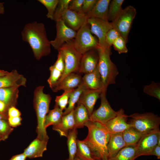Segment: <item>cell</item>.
<instances>
[{"label": "cell", "instance_id": "6da1fadb", "mask_svg": "<svg viewBox=\"0 0 160 160\" xmlns=\"http://www.w3.org/2000/svg\"><path fill=\"white\" fill-rule=\"evenodd\" d=\"M88 132L83 140L88 146L92 158L95 160H108V144L111 134L105 125L89 121L84 124Z\"/></svg>", "mask_w": 160, "mask_h": 160}, {"label": "cell", "instance_id": "7a4b0ae2", "mask_svg": "<svg viewBox=\"0 0 160 160\" xmlns=\"http://www.w3.org/2000/svg\"><path fill=\"white\" fill-rule=\"evenodd\" d=\"M21 34L22 40L29 44L36 60L50 53V42L43 23L34 21L26 24Z\"/></svg>", "mask_w": 160, "mask_h": 160}, {"label": "cell", "instance_id": "3957f363", "mask_svg": "<svg viewBox=\"0 0 160 160\" xmlns=\"http://www.w3.org/2000/svg\"><path fill=\"white\" fill-rule=\"evenodd\" d=\"M44 86H41L35 89L33 104L37 120V138L41 140H48L49 138L44 127V123L45 117L49 111L51 97L50 95L44 93Z\"/></svg>", "mask_w": 160, "mask_h": 160}, {"label": "cell", "instance_id": "277c9868", "mask_svg": "<svg viewBox=\"0 0 160 160\" xmlns=\"http://www.w3.org/2000/svg\"><path fill=\"white\" fill-rule=\"evenodd\" d=\"M99 59L97 68L102 84V91L107 92L108 87L116 83L119 72L116 65L111 61L110 48L101 47L97 49Z\"/></svg>", "mask_w": 160, "mask_h": 160}, {"label": "cell", "instance_id": "5b68a950", "mask_svg": "<svg viewBox=\"0 0 160 160\" xmlns=\"http://www.w3.org/2000/svg\"><path fill=\"white\" fill-rule=\"evenodd\" d=\"M73 41L65 44L57 50L62 55L65 68L63 75L57 85L68 74L73 72H78L82 55L75 48Z\"/></svg>", "mask_w": 160, "mask_h": 160}, {"label": "cell", "instance_id": "8992f818", "mask_svg": "<svg viewBox=\"0 0 160 160\" xmlns=\"http://www.w3.org/2000/svg\"><path fill=\"white\" fill-rule=\"evenodd\" d=\"M128 116L132 127L143 135L159 128L160 117L152 113H135Z\"/></svg>", "mask_w": 160, "mask_h": 160}, {"label": "cell", "instance_id": "52a82bcc", "mask_svg": "<svg viewBox=\"0 0 160 160\" xmlns=\"http://www.w3.org/2000/svg\"><path fill=\"white\" fill-rule=\"evenodd\" d=\"M73 43L76 49L82 55L99 47L98 40L92 34L87 23L77 31Z\"/></svg>", "mask_w": 160, "mask_h": 160}, {"label": "cell", "instance_id": "ba28073f", "mask_svg": "<svg viewBox=\"0 0 160 160\" xmlns=\"http://www.w3.org/2000/svg\"><path fill=\"white\" fill-rule=\"evenodd\" d=\"M136 14L135 8L128 6L122 9L111 23L113 28L116 30L126 43L134 19Z\"/></svg>", "mask_w": 160, "mask_h": 160}, {"label": "cell", "instance_id": "9c48e42d", "mask_svg": "<svg viewBox=\"0 0 160 160\" xmlns=\"http://www.w3.org/2000/svg\"><path fill=\"white\" fill-rule=\"evenodd\" d=\"M106 93V92L102 91L100 98L101 100L100 105L98 109L93 111L89 116V121L105 125L116 116L117 112L111 107L107 98Z\"/></svg>", "mask_w": 160, "mask_h": 160}, {"label": "cell", "instance_id": "30bf717a", "mask_svg": "<svg viewBox=\"0 0 160 160\" xmlns=\"http://www.w3.org/2000/svg\"><path fill=\"white\" fill-rule=\"evenodd\" d=\"M56 22V36L50 42L51 46L58 50L65 44L73 41L77 32L67 25L62 19Z\"/></svg>", "mask_w": 160, "mask_h": 160}, {"label": "cell", "instance_id": "8fae6325", "mask_svg": "<svg viewBox=\"0 0 160 160\" xmlns=\"http://www.w3.org/2000/svg\"><path fill=\"white\" fill-rule=\"evenodd\" d=\"M87 23L90 27L91 33L98 39L99 47H107L105 38L107 32L113 28L111 22L100 18L92 17L87 19Z\"/></svg>", "mask_w": 160, "mask_h": 160}, {"label": "cell", "instance_id": "7c38bea8", "mask_svg": "<svg viewBox=\"0 0 160 160\" xmlns=\"http://www.w3.org/2000/svg\"><path fill=\"white\" fill-rule=\"evenodd\" d=\"M159 138V128L143 135L136 145V158L141 156H147L148 153L157 145Z\"/></svg>", "mask_w": 160, "mask_h": 160}, {"label": "cell", "instance_id": "4fadbf2b", "mask_svg": "<svg viewBox=\"0 0 160 160\" xmlns=\"http://www.w3.org/2000/svg\"><path fill=\"white\" fill-rule=\"evenodd\" d=\"M116 116L108 122L105 125L111 134L122 133L132 127L127 122L128 116L121 108L117 111Z\"/></svg>", "mask_w": 160, "mask_h": 160}, {"label": "cell", "instance_id": "5bb4252c", "mask_svg": "<svg viewBox=\"0 0 160 160\" xmlns=\"http://www.w3.org/2000/svg\"><path fill=\"white\" fill-rule=\"evenodd\" d=\"M99 59L97 49L86 52L82 55L78 73L85 74L93 71L97 67Z\"/></svg>", "mask_w": 160, "mask_h": 160}, {"label": "cell", "instance_id": "9a60e30c", "mask_svg": "<svg viewBox=\"0 0 160 160\" xmlns=\"http://www.w3.org/2000/svg\"><path fill=\"white\" fill-rule=\"evenodd\" d=\"M61 19L68 27L76 31L87 23L88 19L86 14L83 12H77L68 9Z\"/></svg>", "mask_w": 160, "mask_h": 160}, {"label": "cell", "instance_id": "2e32d148", "mask_svg": "<svg viewBox=\"0 0 160 160\" xmlns=\"http://www.w3.org/2000/svg\"><path fill=\"white\" fill-rule=\"evenodd\" d=\"M102 90H92L86 89L81 95L77 105L82 104L87 110L89 116L94 111V108L97 100L100 98Z\"/></svg>", "mask_w": 160, "mask_h": 160}, {"label": "cell", "instance_id": "e0dca14e", "mask_svg": "<svg viewBox=\"0 0 160 160\" xmlns=\"http://www.w3.org/2000/svg\"><path fill=\"white\" fill-rule=\"evenodd\" d=\"M82 82L81 76L77 73L73 72L65 77L52 89L54 92L73 90L78 87Z\"/></svg>", "mask_w": 160, "mask_h": 160}, {"label": "cell", "instance_id": "ac0fdd59", "mask_svg": "<svg viewBox=\"0 0 160 160\" xmlns=\"http://www.w3.org/2000/svg\"><path fill=\"white\" fill-rule=\"evenodd\" d=\"M26 79L16 70L7 75L0 77V88L12 87H19L25 85Z\"/></svg>", "mask_w": 160, "mask_h": 160}, {"label": "cell", "instance_id": "d6986e66", "mask_svg": "<svg viewBox=\"0 0 160 160\" xmlns=\"http://www.w3.org/2000/svg\"><path fill=\"white\" fill-rule=\"evenodd\" d=\"M48 141L36 138L24 150L23 153L30 159L42 157L44 152L47 149Z\"/></svg>", "mask_w": 160, "mask_h": 160}, {"label": "cell", "instance_id": "ffe728a7", "mask_svg": "<svg viewBox=\"0 0 160 160\" xmlns=\"http://www.w3.org/2000/svg\"><path fill=\"white\" fill-rule=\"evenodd\" d=\"M110 1V0H97L92 9L86 14L87 18L95 17L108 21V12Z\"/></svg>", "mask_w": 160, "mask_h": 160}, {"label": "cell", "instance_id": "44dd1931", "mask_svg": "<svg viewBox=\"0 0 160 160\" xmlns=\"http://www.w3.org/2000/svg\"><path fill=\"white\" fill-rule=\"evenodd\" d=\"M82 83L87 89L102 90V84L97 67L93 71L84 74L82 77Z\"/></svg>", "mask_w": 160, "mask_h": 160}, {"label": "cell", "instance_id": "7402d4cb", "mask_svg": "<svg viewBox=\"0 0 160 160\" xmlns=\"http://www.w3.org/2000/svg\"><path fill=\"white\" fill-rule=\"evenodd\" d=\"M127 146L123 139L122 133L111 134L107 146L108 159L114 156Z\"/></svg>", "mask_w": 160, "mask_h": 160}, {"label": "cell", "instance_id": "603a6c76", "mask_svg": "<svg viewBox=\"0 0 160 160\" xmlns=\"http://www.w3.org/2000/svg\"><path fill=\"white\" fill-rule=\"evenodd\" d=\"M73 110L68 114L63 116L60 122L57 125L53 126V129L58 132L61 136L67 137L69 131L74 128Z\"/></svg>", "mask_w": 160, "mask_h": 160}, {"label": "cell", "instance_id": "cb8c5ba5", "mask_svg": "<svg viewBox=\"0 0 160 160\" xmlns=\"http://www.w3.org/2000/svg\"><path fill=\"white\" fill-rule=\"evenodd\" d=\"M74 128L83 127L89 119V116L86 108L82 104L77 105L73 110Z\"/></svg>", "mask_w": 160, "mask_h": 160}, {"label": "cell", "instance_id": "d4e9b609", "mask_svg": "<svg viewBox=\"0 0 160 160\" xmlns=\"http://www.w3.org/2000/svg\"><path fill=\"white\" fill-rule=\"evenodd\" d=\"M18 87H12L0 88V101L6 105L14 106L18 97Z\"/></svg>", "mask_w": 160, "mask_h": 160}, {"label": "cell", "instance_id": "484cf974", "mask_svg": "<svg viewBox=\"0 0 160 160\" xmlns=\"http://www.w3.org/2000/svg\"><path fill=\"white\" fill-rule=\"evenodd\" d=\"M63 112L59 107L55 105L54 109L49 110L46 115L44 123L45 129L49 126L57 125L61 121Z\"/></svg>", "mask_w": 160, "mask_h": 160}, {"label": "cell", "instance_id": "4316f807", "mask_svg": "<svg viewBox=\"0 0 160 160\" xmlns=\"http://www.w3.org/2000/svg\"><path fill=\"white\" fill-rule=\"evenodd\" d=\"M86 89V87L82 82L78 87L73 90L69 97L68 106L65 110L63 116L68 114L74 110L75 107V104L78 101L81 95Z\"/></svg>", "mask_w": 160, "mask_h": 160}, {"label": "cell", "instance_id": "83f0119b", "mask_svg": "<svg viewBox=\"0 0 160 160\" xmlns=\"http://www.w3.org/2000/svg\"><path fill=\"white\" fill-rule=\"evenodd\" d=\"M136 145L125 146L114 156L108 159V160H134L137 158Z\"/></svg>", "mask_w": 160, "mask_h": 160}, {"label": "cell", "instance_id": "f1b7e54d", "mask_svg": "<svg viewBox=\"0 0 160 160\" xmlns=\"http://www.w3.org/2000/svg\"><path fill=\"white\" fill-rule=\"evenodd\" d=\"M77 134V129L74 128L69 131L67 137L69 157L66 160H74L76 157L77 148L76 140Z\"/></svg>", "mask_w": 160, "mask_h": 160}, {"label": "cell", "instance_id": "f546056e", "mask_svg": "<svg viewBox=\"0 0 160 160\" xmlns=\"http://www.w3.org/2000/svg\"><path fill=\"white\" fill-rule=\"evenodd\" d=\"M123 139L127 145H136L143 134L131 127L122 132Z\"/></svg>", "mask_w": 160, "mask_h": 160}, {"label": "cell", "instance_id": "4dcf8cb0", "mask_svg": "<svg viewBox=\"0 0 160 160\" xmlns=\"http://www.w3.org/2000/svg\"><path fill=\"white\" fill-rule=\"evenodd\" d=\"M124 0H113L109 4L108 15V20L112 21L119 15L122 9L121 6Z\"/></svg>", "mask_w": 160, "mask_h": 160}, {"label": "cell", "instance_id": "1f68e13d", "mask_svg": "<svg viewBox=\"0 0 160 160\" xmlns=\"http://www.w3.org/2000/svg\"><path fill=\"white\" fill-rule=\"evenodd\" d=\"M77 151L76 156L81 160H94L89 148L83 140H76Z\"/></svg>", "mask_w": 160, "mask_h": 160}, {"label": "cell", "instance_id": "d6a6232c", "mask_svg": "<svg viewBox=\"0 0 160 160\" xmlns=\"http://www.w3.org/2000/svg\"><path fill=\"white\" fill-rule=\"evenodd\" d=\"M47 8L48 12L46 16L48 18L54 20V14L59 0H38Z\"/></svg>", "mask_w": 160, "mask_h": 160}, {"label": "cell", "instance_id": "836d02e7", "mask_svg": "<svg viewBox=\"0 0 160 160\" xmlns=\"http://www.w3.org/2000/svg\"><path fill=\"white\" fill-rule=\"evenodd\" d=\"M144 92L156 97L160 101V84L152 81L149 85H145L143 88Z\"/></svg>", "mask_w": 160, "mask_h": 160}, {"label": "cell", "instance_id": "e575fe53", "mask_svg": "<svg viewBox=\"0 0 160 160\" xmlns=\"http://www.w3.org/2000/svg\"><path fill=\"white\" fill-rule=\"evenodd\" d=\"M71 0H59L55 10L54 20L56 22L60 19L63 15L68 9Z\"/></svg>", "mask_w": 160, "mask_h": 160}, {"label": "cell", "instance_id": "d590c367", "mask_svg": "<svg viewBox=\"0 0 160 160\" xmlns=\"http://www.w3.org/2000/svg\"><path fill=\"white\" fill-rule=\"evenodd\" d=\"M49 69L50 76L47 81L50 87L52 89L57 85L63 74L53 65L50 67Z\"/></svg>", "mask_w": 160, "mask_h": 160}, {"label": "cell", "instance_id": "8d00e7d4", "mask_svg": "<svg viewBox=\"0 0 160 160\" xmlns=\"http://www.w3.org/2000/svg\"><path fill=\"white\" fill-rule=\"evenodd\" d=\"M73 90L64 91L62 95L56 97L55 105L59 107L62 111L66 108L70 95Z\"/></svg>", "mask_w": 160, "mask_h": 160}, {"label": "cell", "instance_id": "74e56055", "mask_svg": "<svg viewBox=\"0 0 160 160\" xmlns=\"http://www.w3.org/2000/svg\"><path fill=\"white\" fill-rule=\"evenodd\" d=\"M126 43L124 39L120 36L113 42L112 45L114 49L117 51L119 54H121L128 52Z\"/></svg>", "mask_w": 160, "mask_h": 160}, {"label": "cell", "instance_id": "f35d334b", "mask_svg": "<svg viewBox=\"0 0 160 160\" xmlns=\"http://www.w3.org/2000/svg\"><path fill=\"white\" fill-rule=\"evenodd\" d=\"M120 33L116 29L113 28L107 33L105 41L107 47L110 48L113 42L120 36Z\"/></svg>", "mask_w": 160, "mask_h": 160}, {"label": "cell", "instance_id": "ab89813d", "mask_svg": "<svg viewBox=\"0 0 160 160\" xmlns=\"http://www.w3.org/2000/svg\"><path fill=\"white\" fill-rule=\"evenodd\" d=\"M84 0H71L68 9L77 12H82V7Z\"/></svg>", "mask_w": 160, "mask_h": 160}, {"label": "cell", "instance_id": "60d3db41", "mask_svg": "<svg viewBox=\"0 0 160 160\" xmlns=\"http://www.w3.org/2000/svg\"><path fill=\"white\" fill-rule=\"evenodd\" d=\"M53 65L63 74L65 70V63L62 55L58 51L57 59Z\"/></svg>", "mask_w": 160, "mask_h": 160}, {"label": "cell", "instance_id": "b9f144b4", "mask_svg": "<svg viewBox=\"0 0 160 160\" xmlns=\"http://www.w3.org/2000/svg\"><path fill=\"white\" fill-rule=\"evenodd\" d=\"M97 0H84L82 7V11L86 14L93 8Z\"/></svg>", "mask_w": 160, "mask_h": 160}, {"label": "cell", "instance_id": "7bdbcfd3", "mask_svg": "<svg viewBox=\"0 0 160 160\" xmlns=\"http://www.w3.org/2000/svg\"><path fill=\"white\" fill-rule=\"evenodd\" d=\"M13 129L10 127L4 120L0 119V133L8 135Z\"/></svg>", "mask_w": 160, "mask_h": 160}, {"label": "cell", "instance_id": "ee69618b", "mask_svg": "<svg viewBox=\"0 0 160 160\" xmlns=\"http://www.w3.org/2000/svg\"><path fill=\"white\" fill-rule=\"evenodd\" d=\"M21 118L20 116L9 117L8 122L10 126L12 127H16L21 124Z\"/></svg>", "mask_w": 160, "mask_h": 160}, {"label": "cell", "instance_id": "f6af8a7d", "mask_svg": "<svg viewBox=\"0 0 160 160\" xmlns=\"http://www.w3.org/2000/svg\"><path fill=\"white\" fill-rule=\"evenodd\" d=\"M8 114L9 117H16L20 116V112L14 106L10 107L8 110Z\"/></svg>", "mask_w": 160, "mask_h": 160}, {"label": "cell", "instance_id": "bcb514c9", "mask_svg": "<svg viewBox=\"0 0 160 160\" xmlns=\"http://www.w3.org/2000/svg\"><path fill=\"white\" fill-rule=\"evenodd\" d=\"M151 155L156 156L158 159H160V146L157 145L148 153L147 156Z\"/></svg>", "mask_w": 160, "mask_h": 160}, {"label": "cell", "instance_id": "7dc6e473", "mask_svg": "<svg viewBox=\"0 0 160 160\" xmlns=\"http://www.w3.org/2000/svg\"><path fill=\"white\" fill-rule=\"evenodd\" d=\"M26 157L23 153L13 156L9 160H25Z\"/></svg>", "mask_w": 160, "mask_h": 160}, {"label": "cell", "instance_id": "c3c4849f", "mask_svg": "<svg viewBox=\"0 0 160 160\" xmlns=\"http://www.w3.org/2000/svg\"><path fill=\"white\" fill-rule=\"evenodd\" d=\"M5 104L2 101H0V112L3 111L6 107Z\"/></svg>", "mask_w": 160, "mask_h": 160}, {"label": "cell", "instance_id": "681fc988", "mask_svg": "<svg viewBox=\"0 0 160 160\" xmlns=\"http://www.w3.org/2000/svg\"><path fill=\"white\" fill-rule=\"evenodd\" d=\"M4 12V3L0 2V15L3 14Z\"/></svg>", "mask_w": 160, "mask_h": 160}, {"label": "cell", "instance_id": "f907efd6", "mask_svg": "<svg viewBox=\"0 0 160 160\" xmlns=\"http://www.w3.org/2000/svg\"><path fill=\"white\" fill-rule=\"evenodd\" d=\"M10 73V72L0 70V77L7 75Z\"/></svg>", "mask_w": 160, "mask_h": 160}, {"label": "cell", "instance_id": "816d5d0a", "mask_svg": "<svg viewBox=\"0 0 160 160\" xmlns=\"http://www.w3.org/2000/svg\"><path fill=\"white\" fill-rule=\"evenodd\" d=\"M74 160H81L77 156H76V157L74 159Z\"/></svg>", "mask_w": 160, "mask_h": 160}, {"label": "cell", "instance_id": "f5cc1de1", "mask_svg": "<svg viewBox=\"0 0 160 160\" xmlns=\"http://www.w3.org/2000/svg\"><path fill=\"white\" fill-rule=\"evenodd\" d=\"M2 118V116L1 114H0V119H1Z\"/></svg>", "mask_w": 160, "mask_h": 160}, {"label": "cell", "instance_id": "db71d44e", "mask_svg": "<svg viewBox=\"0 0 160 160\" xmlns=\"http://www.w3.org/2000/svg\"></svg>", "mask_w": 160, "mask_h": 160}, {"label": "cell", "instance_id": "11a10c76", "mask_svg": "<svg viewBox=\"0 0 160 160\" xmlns=\"http://www.w3.org/2000/svg\"></svg>", "mask_w": 160, "mask_h": 160}]
</instances>
